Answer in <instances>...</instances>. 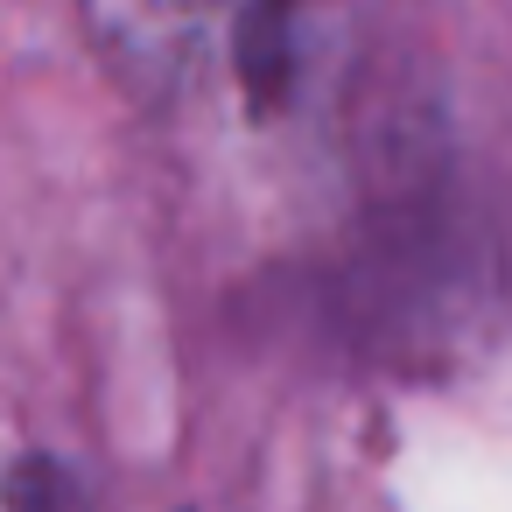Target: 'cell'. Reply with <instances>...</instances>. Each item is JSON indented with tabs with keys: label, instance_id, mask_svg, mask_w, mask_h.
<instances>
[{
	"label": "cell",
	"instance_id": "obj_1",
	"mask_svg": "<svg viewBox=\"0 0 512 512\" xmlns=\"http://www.w3.org/2000/svg\"><path fill=\"white\" fill-rule=\"evenodd\" d=\"M8 512H85V491L57 456H22L8 470Z\"/></svg>",
	"mask_w": 512,
	"mask_h": 512
},
{
	"label": "cell",
	"instance_id": "obj_2",
	"mask_svg": "<svg viewBox=\"0 0 512 512\" xmlns=\"http://www.w3.org/2000/svg\"><path fill=\"white\" fill-rule=\"evenodd\" d=\"M190 512H211V505H190Z\"/></svg>",
	"mask_w": 512,
	"mask_h": 512
}]
</instances>
